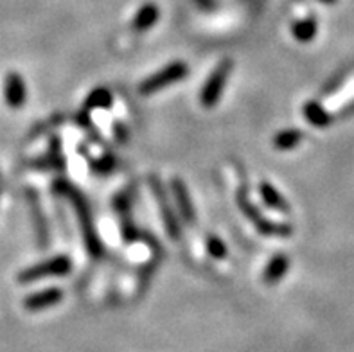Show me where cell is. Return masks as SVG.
Instances as JSON below:
<instances>
[{
  "label": "cell",
  "mask_w": 354,
  "mask_h": 352,
  "mask_svg": "<svg viewBox=\"0 0 354 352\" xmlns=\"http://www.w3.org/2000/svg\"><path fill=\"white\" fill-rule=\"evenodd\" d=\"M302 138H304V133L301 129H283L274 137V146L279 151H290L302 142Z\"/></svg>",
  "instance_id": "5bb4252c"
},
{
  "label": "cell",
  "mask_w": 354,
  "mask_h": 352,
  "mask_svg": "<svg viewBox=\"0 0 354 352\" xmlns=\"http://www.w3.org/2000/svg\"><path fill=\"white\" fill-rule=\"evenodd\" d=\"M151 189H153V194L157 198V201L160 203V212H162V218H164V223H166L167 232H169L171 239H180V223L178 219H176L175 212L173 209L169 207V201H167L166 192L162 189L160 182L157 178H151Z\"/></svg>",
  "instance_id": "8992f818"
},
{
  "label": "cell",
  "mask_w": 354,
  "mask_h": 352,
  "mask_svg": "<svg viewBox=\"0 0 354 352\" xmlns=\"http://www.w3.org/2000/svg\"><path fill=\"white\" fill-rule=\"evenodd\" d=\"M54 189H56L58 194L67 196L68 200L74 203L77 219H80L81 230H83V237H85L86 250H88L90 255L99 257V255L103 254V246H101V241H99L97 234H95L94 223H92V216H90V210H88V205H86L85 198L81 196L80 191H77L76 187H72L71 183L63 182V180H58V182L54 183Z\"/></svg>",
  "instance_id": "6da1fadb"
},
{
  "label": "cell",
  "mask_w": 354,
  "mask_h": 352,
  "mask_svg": "<svg viewBox=\"0 0 354 352\" xmlns=\"http://www.w3.org/2000/svg\"><path fill=\"white\" fill-rule=\"evenodd\" d=\"M232 67V59H223V62L212 71V74L209 76L207 83L203 85L202 94H200V101H202L203 106L214 108L216 104H218L221 94H223L225 85H227V81H229L230 77Z\"/></svg>",
  "instance_id": "3957f363"
},
{
  "label": "cell",
  "mask_w": 354,
  "mask_h": 352,
  "mask_svg": "<svg viewBox=\"0 0 354 352\" xmlns=\"http://www.w3.org/2000/svg\"><path fill=\"white\" fill-rule=\"evenodd\" d=\"M63 300V291L59 288H47L44 291H38V293L29 295L26 300H24V308L29 309V311H41V309L53 308L58 302Z\"/></svg>",
  "instance_id": "ba28073f"
},
{
  "label": "cell",
  "mask_w": 354,
  "mask_h": 352,
  "mask_svg": "<svg viewBox=\"0 0 354 352\" xmlns=\"http://www.w3.org/2000/svg\"><path fill=\"white\" fill-rule=\"evenodd\" d=\"M113 103V95L112 92L104 86H99V89H94L88 94L85 101V110H95V108H110Z\"/></svg>",
  "instance_id": "9a60e30c"
},
{
  "label": "cell",
  "mask_w": 354,
  "mask_h": 352,
  "mask_svg": "<svg viewBox=\"0 0 354 352\" xmlns=\"http://www.w3.org/2000/svg\"><path fill=\"white\" fill-rule=\"evenodd\" d=\"M304 117L308 119V122L317 128H326L333 122V115L319 103V101H308L304 104Z\"/></svg>",
  "instance_id": "8fae6325"
},
{
  "label": "cell",
  "mask_w": 354,
  "mask_h": 352,
  "mask_svg": "<svg viewBox=\"0 0 354 352\" xmlns=\"http://www.w3.org/2000/svg\"><path fill=\"white\" fill-rule=\"evenodd\" d=\"M158 22V8L155 4H146L139 9V13L133 18V29L135 31H148Z\"/></svg>",
  "instance_id": "4fadbf2b"
},
{
  "label": "cell",
  "mask_w": 354,
  "mask_h": 352,
  "mask_svg": "<svg viewBox=\"0 0 354 352\" xmlns=\"http://www.w3.org/2000/svg\"><path fill=\"white\" fill-rule=\"evenodd\" d=\"M259 192L263 201H265L268 207H272V209H277L281 210V212H288V210H290V205H288V201L283 198V194H281L270 182H261Z\"/></svg>",
  "instance_id": "7c38bea8"
},
{
  "label": "cell",
  "mask_w": 354,
  "mask_h": 352,
  "mask_svg": "<svg viewBox=\"0 0 354 352\" xmlns=\"http://www.w3.org/2000/svg\"><path fill=\"white\" fill-rule=\"evenodd\" d=\"M4 98L9 108H22L27 99V89L18 72H9L4 81Z\"/></svg>",
  "instance_id": "52a82bcc"
},
{
  "label": "cell",
  "mask_w": 354,
  "mask_h": 352,
  "mask_svg": "<svg viewBox=\"0 0 354 352\" xmlns=\"http://www.w3.org/2000/svg\"><path fill=\"white\" fill-rule=\"evenodd\" d=\"M288 270H290V257L279 254L270 259L268 266L265 268V273H263V279H265L266 284H277L286 275Z\"/></svg>",
  "instance_id": "30bf717a"
},
{
  "label": "cell",
  "mask_w": 354,
  "mask_h": 352,
  "mask_svg": "<svg viewBox=\"0 0 354 352\" xmlns=\"http://www.w3.org/2000/svg\"><path fill=\"white\" fill-rule=\"evenodd\" d=\"M207 245V252L212 255L214 259H225L227 257V246L223 245V241L220 239L218 236H209L205 241Z\"/></svg>",
  "instance_id": "e0dca14e"
},
{
  "label": "cell",
  "mask_w": 354,
  "mask_h": 352,
  "mask_svg": "<svg viewBox=\"0 0 354 352\" xmlns=\"http://www.w3.org/2000/svg\"><path fill=\"white\" fill-rule=\"evenodd\" d=\"M320 2H324V4H335L337 0H320Z\"/></svg>",
  "instance_id": "d6986e66"
},
{
  "label": "cell",
  "mask_w": 354,
  "mask_h": 352,
  "mask_svg": "<svg viewBox=\"0 0 354 352\" xmlns=\"http://www.w3.org/2000/svg\"><path fill=\"white\" fill-rule=\"evenodd\" d=\"M238 205L241 209V212L250 219L252 223L256 225L259 234L263 236H277V237H290L292 236V227L281 223H274V221H268V219L263 218L259 210L256 209V205H252L248 196L245 194V191H241L238 194Z\"/></svg>",
  "instance_id": "277c9868"
},
{
  "label": "cell",
  "mask_w": 354,
  "mask_h": 352,
  "mask_svg": "<svg viewBox=\"0 0 354 352\" xmlns=\"http://www.w3.org/2000/svg\"><path fill=\"white\" fill-rule=\"evenodd\" d=\"M72 270L71 259L67 255H56L53 259H47L44 263L36 264V266L27 268L26 272L18 275L20 282H35L40 279H47V277H62L67 275Z\"/></svg>",
  "instance_id": "5b68a950"
},
{
  "label": "cell",
  "mask_w": 354,
  "mask_h": 352,
  "mask_svg": "<svg viewBox=\"0 0 354 352\" xmlns=\"http://www.w3.org/2000/svg\"><path fill=\"white\" fill-rule=\"evenodd\" d=\"M293 36L295 40L302 41V44H308L317 36V20L313 17L306 18V20H301V22L293 24Z\"/></svg>",
  "instance_id": "2e32d148"
},
{
  "label": "cell",
  "mask_w": 354,
  "mask_h": 352,
  "mask_svg": "<svg viewBox=\"0 0 354 352\" xmlns=\"http://www.w3.org/2000/svg\"><path fill=\"white\" fill-rule=\"evenodd\" d=\"M189 74V67L184 62H173L171 65L164 67L162 71L155 72L153 76L146 77L139 85V92L142 95H151L160 92L162 89H166L169 85H175L178 81L184 80Z\"/></svg>",
  "instance_id": "7a4b0ae2"
},
{
  "label": "cell",
  "mask_w": 354,
  "mask_h": 352,
  "mask_svg": "<svg viewBox=\"0 0 354 352\" xmlns=\"http://www.w3.org/2000/svg\"><path fill=\"white\" fill-rule=\"evenodd\" d=\"M171 189H173V194H175L176 205H178L180 212H182V216H184V221L187 225H194L196 216H194L193 201H191V196H189L185 183L180 178H173L171 180Z\"/></svg>",
  "instance_id": "9c48e42d"
},
{
  "label": "cell",
  "mask_w": 354,
  "mask_h": 352,
  "mask_svg": "<svg viewBox=\"0 0 354 352\" xmlns=\"http://www.w3.org/2000/svg\"><path fill=\"white\" fill-rule=\"evenodd\" d=\"M90 165H92V169H94L95 173L106 174L110 173V171L115 169V158H113L112 155H106L103 156V158H99V160H94Z\"/></svg>",
  "instance_id": "ac0fdd59"
}]
</instances>
